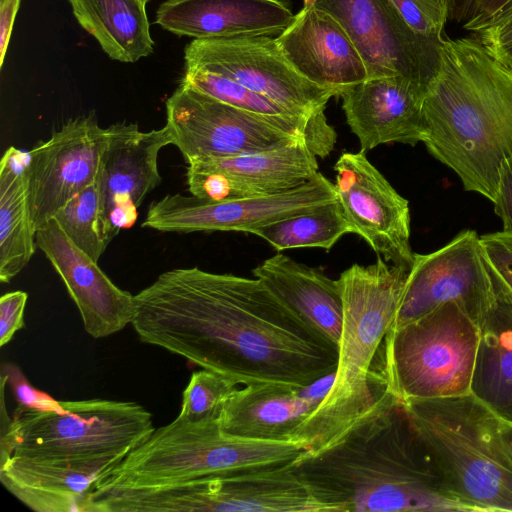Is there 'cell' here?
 Masks as SVG:
<instances>
[{
  "instance_id": "6da1fadb",
  "label": "cell",
  "mask_w": 512,
  "mask_h": 512,
  "mask_svg": "<svg viewBox=\"0 0 512 512\" xmlns=\"http://www.w3.org/2000/svg\"><path fill=\"white\" fill-rule=\"evenodd\" d=\"M139 340L235 380L305 388L335 373L338 347L257 278L175 268L134 295Z\"/></svg>"
},
{
  "instance_id": "7a4b0ae2",
  "label": "cell",
  "mask_w": 512,
  "mask_h": 512,
  "mask_svg": "<svg viewBox=\"0 0 512 512\" xmlns=\"http://www.w3.org/2000/svg\"><path fill=\"white\" fill-rule=\"evenodd\" d=\"M293 467L335 512H468L403 403L385 388L347 434Z\"/></svg>"
},
{
  "instance_id": "3957f363",
  "label": "cell",
  "mask_w": 512,
  "mask_h": 512,
  "mask_svg": "<svg viewBox=\"0 0 512 512\" xmlns=\"http://www.w3.org/2000/svg\"><path fill=\"white\" fill-rule=\"evenodd\" d=\"M422 120L427 150L493 202L499 166L512 157V71L472 37H445Z\"/></svg>"
},
{
  "instance_id": "277c9868",
  "label": "cell",
  "mask_w": 512,
  "mask_h": 512,
  "mask_svg": "<svg viewBox=\"0 0 512 512\" xmlns=\"http://www.w3.org/2000/svg\"><path fill=\"white\" fill-rule=\"evenodd\" d=\"M410 269L386 262L353 264L338 279L343 320L333 383L291 440L309 454L340 440L377 405L384 388L371 378L381 344L392 328Z\"/></svg>"
},
{
  "instance_id": "5b68a950",
  "label": "cell",
  "mask_w": 512,
  "mask_h": 512,
  "mask_svg": "<svg viewBox=\"0 0 512 512\" xmlns=\"http://www.w3.org/2000/svg\"><path fill=\"white\" fill-rule=\"evenodd\" d=\"M4 392L2 387L0 458L17 456L69 464L97 470L101 475L155 430L152 414L131 401H60L52 410L17 405L9 418Z\"/></svg>"
},
{
  "instance_id": "8992f818",
  "label": "cell",
  "mask_w": 512,
  "mask_h": 512,
  "mask_svg": "<svg viewBox=\"0 0 512 512\" xmlns=\"http://www.w3.org/2000/svg\"><path fill=\"white\" fill-rule=\"evenodd\" d=\"M402 403L468 512L512 511V457L498 416L471 393Z\"/></svg>"
},
{
  "instance_id": "52a82bcc",
  "label": "cell",
  "mask_w": 512,
  "mask_h": 512,
  "mask_svg": "<svg viewBox=\"0 0 512 512\" xmlns=\"http://www.w3.org/2000/svg\"><path fill=\"white\" fill-rule=\"evenodd\" d=\"M309 452L298 441H262L222 431L218 420L175 418L119 464L103 472L94 493L143 489L207 475L294 463Z\"/></svg>"
},
{
  "instance_id": "ba28073f",
  "label": "cell",
  "mask_w": 512,
  "mask_h": 512,
  "mask_svg": "<svg viewBox=\"0 0 512 512\" xmlns=\"http://www.w3.org/2000/svg\"><path fill=\"white\" fill-rule=\"evenodd\" d=\"M479 327L456 301L386 334L371 372L400 402L470 393Z\"/></svg>"
},
{
  "instance_id": "9c48e42d",
  "label": "cell",
  "mask_w": 512,
  "mask_h": 512,
  "mask_svg": "<svg viewBox=\"0 0 512 512\" xmlns=\"http://www.w3.org/2000/svg\"><path fill=\"white\" fill-rule=\"evenodd\" d=\"M117 503L123 512H335L293 463L123 490Z\"/></svg>"
},
{
  "instance_id": "30bf717a",
  "label": "cell",
  "mask_w": 512,
  "mask_h": 512,
  "mask_svg": "<svg viewBox=\"0 0 512 512\" xmlns=\"http://www.w3.org/2000/svg\"><path fill=\"white\" fill-rule=\"evenodd\" d=\"M184 60L185 70L228 77L305 118L325 114L329 99L337 96L299 74L270 36L194 39Z\"/></svg>"
},
{
  "instance_id": "8fae6325",
  "label": "cell",
  "mask_w": 512,
  "mask_h": 512,
  "mask_svg": "<svg viewBox=\"0 0 512 512\" xmlns=\"http://www.w3.org/2000/svg\"><path fill=\"white\" fill-rule=\"evenodd\" d=\"M165 126L187 164L306 140L297 129L226 104L183 82L166 101Z\"/></svg>"
},
{
  "instance_id": "7c38bea8",
  "label": "cell",
  "mask_w": 512,
  "mask_h": 512,
  "mask_svg": "<svg viewBox=\"0 0 512 512\" xmlns=\"http://www.w3.org/2000/svg\"><path fill=\"white\" fill-rule=\"evenodd\" d=\"M304 4L326 11L340 23L358 49L368 78L402 76L427 90L438 75L444 40L415 34L391 0H304Z\"/></svg>"
},
{
  "instance_id": "4fadbf2b",
  "label": "cell",
  "mask_w": 512,
  "mask_h": 512,
  "mask_svg": "<svg viewBox=\"0 0 512 512\" xmlns=\"http://www.w3.org/2000/svg\"><path fill=\"white\" fill-rule=\"evenodd\" d=\"M335 200H338L335 185L318 172L306 183L272 195L213 200L192 194H167L150 204L141 225L161 232L250 233L257 227Z\"/></svg>"
},
{
  "instance_id": "5bb4252c",
  "label": "cell",
  "mask_w": 512,
  "mask_h": 512,
  "mask_svg": "<svg viewBox=\"0 0 512 512\" xmlns=\"http://www.w3.org/2000/svg\"><path fill=\"white\" fill-rule=\"evenodd\" d=\"M494 298L493 277L480 237L473 230H465L432 253H414L392 328L412 322L449 301L462 305L478 324Z\"/></svg>"
},
{
  "instance_id": "9a60e30c",
  "label": "cell",
  "mask_w": 512,
  "mask_h": 512,
  "mask_svg": "<svg viewBox=\"0 0 512 512\" xmlns=\"http://www.w3.org/2000/svg\"><path fill=\"white\" fill-rule=\"evenodd\" d=\"M110 137L111 127H101L91 112L69 119L28 151L29 202L36 231L97 179Z\"/></svg>"
},
{
  "instance_id": "2e32d148",
  "label": "cell",
  "mask_w": 512,
  "mask_h": 512,
  "mask_svg": "<svg viewBox=\"0 0 512 512\" xmlns=\"http://www.w3.org/2000/svg\"><path fill=\"white\" fill-rule=\"evenodd\" d=\"M335 188L351 233L362 237L386 262L411 269L410 210L364 151L344 152L336 161Z\"/></svg>"
},
{
  "instance_id": "e0dca14e",
  "label": "cell",
  "mask_w": 512,
  "mask_h": 512,
  "mask_svg": "<svg viewBox=\"0 0 512 512\" xmlns=\"http://www.w3.org/2000/svg\"><path fill=\"white\" fill-rule=\"evenodd\" d=\"M318 173L304 138L270 149L189 163L190 194L213 200L265 196L294 189Z\"/></svg>"
},
{
  "instance_id": "ac0fdd59",
  "label": "cell",
  "mask_w": 512,
  "mask_h": 512,
  "mask_svg": "<svg viewBox=\"0 0 512 512\" xmlns=\"http://www.w3.org/2000/svg\"><path fill=\"white\" fill-rule=\"evenodd\" d=\"M36 244L62 279L92 338L111 336L131 324L134 295L116 286L55 218L36 231Z\"/></svg>"
},
{
  "instance_id": "d6986e66",
  "label": "cell",
  "mask_w": 512,
  "mask_h": 512,
  "mask_svg": "<svg viewBox=\"0 0 512 512\" xmlns=\"http://www.w3.org/2000/svg\"><path fill=\"white\" fill-rule=\"evenodd\" d=\"M110 127L99 178L107 222L115 237L134 225L139 206L161 182L158 155L172 139L166 126L147 132L135 123Z\"/></svg>"
},
{
  "instance_id": "ffe728a7",
  "label": "cell",
  "mask_w": 512,
  "mask_h": 512,
  "mask_svg": "<svg viewBox=\"0 0 512 512\" xmlns=\"http://www.w3.org/2000/svg\"><path fill=\"white\" fill-rule=\"evenodd\" d=\"M276 40L299 74L335 91L337 96L368 78L365 63L350 36L324 10L304 4Z\"/></svg>"
},
{
  "instance_id": "44dd1931",
  "label": "cell",
  "mask_w": 512,
  "mask_h": 512,
  "mask_svg": "<svg viewBox=\"0 0 512 512\" xmlns=\"http://www.w3.org/2000/svg\"><path fill=\"white\" fill-rule=\"evenodd\" d=\"M427 90L402 76L367 78L344 92L342 108L361 151L381 144L422 142Z\"/></svg>"
},
{
  "instance_id": "7402d4cb",
  "label": "cell",
  "mask_w": 512,
  "mask_h": 512,
  "mask_svg": "<svg viewBox=\"0 0 512 512\" xmlns=\"http://www.w3.org/2000/svg\"><path fill=\"white\" fill-rule=\"evenodd\" d=\"M329 390L321 379L305 388L276 384L238 388L225 402L218 422L223 432L262 441H292L294 431Z\"/></svg>"
},
{
  "instance_id": "603a6c76",
  "label": "cell",
  "mask_w": 512,
  "mask_h": 512,
  "mask_svg": "<svg viewBox=\"0 0 512 512\" xmlns=\"http://www.w3.org/2000/svg\"><path fill=\"white\" fill-rule=\"evenodd\" d=\"M294 17L279 0H166L155 22L168 32L194 39L277 37Z\"/></svg>"
},
{
  "instance_id": "cb8c5ba5",
  "label": "cell",
  "mask_w": 512,
  "mask_h": 512,
  "mask_svg": "<svg viewBox=\"0 0 512 512\" xmlns=\"http://www.w3.org/2000/svg\"><path fill=\"white\" fill-rule=\"evenodd\" d=\"M100 472L63 463L0 458V481L36 512H96L93 486Z\"/></svg>"
},
{
  "instance_id": "d4e9b609",
  "label": "cell",
  "mask_w": 512,
  "mask_h": 512,
  "mask_svg": "<svg viewBox=\"0 0 512 512\" xmlns=\"http://www.w3.org/2000/svg\"><path fill=\"white\" fill-rule=\"evenodd\" d=\"M252 274L306 324L338 347L343 320L338 279L283 253L261 262Z\"/></svg>"
},
{
  "instance_id": "484cf974",
  "label": "cell",
  "mask_w": 512,
  "mask_h": 512,
  "mask_svg": "<svg viewBox=\"0 0 512 512\" xmlns=\"http://www.w3.org/2000/svg\"><path fill=\"white\" fill-rule=\"evenodd\" d=\"M478 327L470 393L501 421L512 424V306L496 287Z\"/></svg>"
},
{
  "instance_id": "4316f807",
  "label": "cell",
  "mask_w": 512,
  "mask_h": 512,
  "mask_svg": "<svg viewBox=\"0 0 512 512\" xmlns=\"http://www.w3.org/2000/svg\"><path fill=\"white\" fill-rule=\"evenodd\" d=\"M29 152L7 149L0 162V281L9 283L35 253L28 190Z\"/></svg>"
},
{
  "instance_id": "83f0119b",
  "label": "cell",
  "mask_w": 512,
  "mask_h": 512,
  "mask_svg": "<svg viewBox=\"0 0 512 512\" xmlns=\"http://www.w3.org/2000/svg\"><path fill=\"white\" fill-rule=\"evenodd\" d=\"M73 14L112 59L133 63L153 52L154 41L141 0H68Z\"/></svg>"
},
{
  "instance_id": "f1b7e54d",
  "label": "cell",
  "mask_w": 512,
  "mask_h": 512,
  "mask_svg": "<svg viewBox=\"0 0 512 512\" xmlns=\"http://www.w3.org/2000/svg\"><path fill=\"white\" fill-rule=\"evenodd\" d=\"M250 233L263 238L277 251L318 247L330 250L345 234L351 233L338 200L309 212L260 226Z\"/></svg>"
},
{
  "instance_id": "f546056e",
  "label": "cell",
  "mask_w": 512,
  "mask_h": 512,
  "mask_svg": "<svg viewBox=\"0 0 512 512\" xmlns=\"http://www.w3.org/2000/svg\"><path fill=\"white\" fill-rule=\"evenodd\" d=\"M53 218L67 236L96 261L114 238L105 214L99 176L71 197Z\"/></svg>"
},
{
  "instance_id": "4dcf8cb0",
  "label": "cell",
  "mask_w": 512,
  "mask_h": 512,
  "mask_svg": "<svg viewBox=\"0 0 512 512\" xmlns=\"http://www.w3.org/2000/svg\"><path fill=\"white\" fill-rule=\"evenodd\" d=\"M238 388L235 380L219 373L195 371L182 393L178 417L189 422L218 420L225 402Z\"/></svg>"
},
{
  "instance_id": "1f68e13d",
  "label": "cell",
  "mask_w": 512,
  "mask_h": 512,
  "mask_svg": "<svg viewBox=\"0 0 512 512\" xmlns=\"http://www.w3.org/2000/svg\"><path fill=\"white\" fill-rule=\"evenodd\" d=\"M402 19L417 35L442 42L448 19L447 0H391Z\"/></svg>"
},
{
  "instance_id": "d6a6232c",
  "label": "cell",
  "mask_w": 512,
  "mask_h": 512,
  "mask_svg": "<svg viewBox=\"0 0 512 512\" xmlns=\"http://www.w3.org/2000/svg\"><path fill=\"white\" fill-rule=\"evenodd\" d=\"M480 243L497 291L512 306V233L485 234Z\"/></svg>"
},
{
  "instance_id": "836d02e7",
  "label": "cell",
  "mask_w": 512,
  "mask_h": 512,
  "mask_svg": "<svg viewBox=\"0 0 512 512\" xmlns=\"http://www.w3.org/2000/svg\"><path fill=\"white\" fill-rule=\"evenodd\" d=\"M470 37L494 60L512 71V13L472 31Z\"/></svg>"
},
{
  "instance_id": "e575fe53",
  "label": "cell",
  "mask_w": 512,
  "mask_h": 512,
  "mask_svg": "<svg viewBox=\"0 0 512 512\" xmlns=\"http://www.w3.org/2000/svg\"><path fill=\"white\" fill-rule=\"evenodd\" d=\"M510 0H447L448 19L468 31L489 23Z\"/></svg>"
},
{
  "instance_id": "d590c367",
  "label": "cell",
  "mask_w": 512,
  "mask_h": 512,
  "mask_svg": "<svg viewBox=\"0 0 512 512\" xmlns=\"http://www.w3.org/2000/svg\"><path fill=\"white\" fill-rule=\"evenodd\" d=\"M2 374L10 384L17 405L38 410H52L60 406V401L33 387L18 366L11 363L4 364Z\"/></svg>"
},
{
  "instance_id": "8d00e7d4",
  "label": "cell",
  "mask_w": 512,
  "mask_h": 512,
  "mask_svg": "<svg viewBox=\"0 0 512 512\" xmlns=\"http://www.w3.org/2000/svg\"><path fill=\"white\" fill-rule=\"evenodd\" d=\"M28 295L24 291L5 293L0 298V346L8 344L24 327V312Z\"/></svg>"
},
{
  "instance_id": "74e56055",
  "label": "cell",
  "mask_w": 512,
  "mask_h": 512,
  "mask_svg": "<svg viewBox=\"0 0 512 512\" xmlns=\"http://www.w3.org/2000/svg\"><path fill=\"white\" fill-rule=\"evenodd\" d=\"M494 210L501 218L503 231L512 233V157L503 160L498 170Z\"/></svg>"
},
{
  "instance_id": "f35d334b",
  "label": "cell",
  "mask_w": 512,
  "mask_h": 512,
  "mask_svg": "<svg viewBox=\"0 0 512 512\" xmlns=\"http://www.w3.org/2000/svg\"><path fill=\"white\" fill-rule=\"evenodd\" d=\"M21 0H0V67L9 45V40Z\"/></svg>"
},
{
  "instance_id": "ab89813d",
  "label": "cell",
  "mask_w": 512,
  "mask_h": 512,
  "mask_svg": "<svg viewBox=\"0 0 512 512\" xmlns=\"http://www.w3.org/2000/svg\"><path fill=\"white\" fill-rule=\"evenodd\" d=\"M501 434L505 446L512 457V424L501 421Z\"/></svg>"
},
{
  "instance_id": "60d3db41",
  "label": "cell",
  "mask_w": 512,
  "mask_h": 512,
  "mask_svg": "<svg viewBox=\"0 0 512 512\" xmlns=\"http://www.w3.org/2000/svg\"><path fill=\"white\" fill-rule=\"evenodd\" d=\"M512 13V0H510L500 11L499 13L491 20H495V19H498V18H501L503 16H506L508 14ZM490 21V22H491ZM489 22V23H490ZM488 24V23H487ZM486 24V25H487Z\"/></svg>"
},
{
  "instance_id": "b9f144b4",
  "label": "cell",
  "mask_w": 512,
  "mask_h": 512,
  "mask_svg": "<svg viewBox=\"0 0 512 512\" xmlns=\"http://www.w3.org/2000/svg\"><path fill=\"white\" fill-rule=\"evenodd\" d=\"M141 1H143L144 3H147V2H148V1H150V0H141Z\"/></svg>"
}]
</instances>
